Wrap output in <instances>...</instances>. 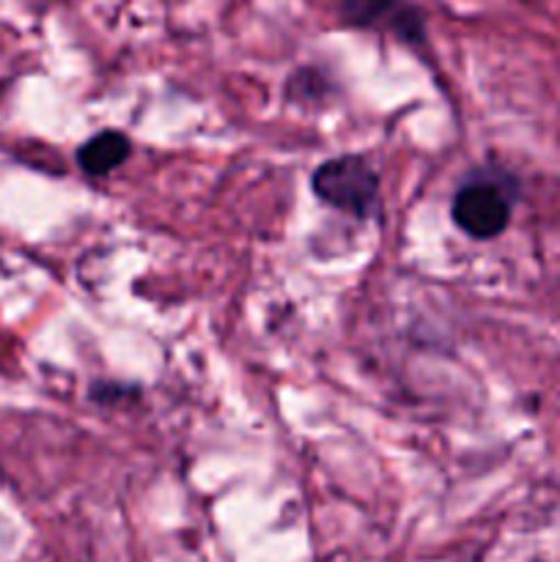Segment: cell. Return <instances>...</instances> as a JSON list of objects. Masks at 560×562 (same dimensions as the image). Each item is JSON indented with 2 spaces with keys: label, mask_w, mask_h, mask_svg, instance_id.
<instances>
[{
  "label": "cell",
  "mask_w": 560,
  "mask_h": 562,
  "mask_svg": "<svg viewBox=\"0 0 560 562\" xmlns=\"http://www.w3.org/2000/svg\"><path fill=\"white\" fill-rule=\"evenodd\" d=\"M313 192L327 206L366 220L379 201V176L360 154L327 159L313 173Z\"/></svg>",
  "instance_id": "6da1fadb"
},
{
  "label": "cell",
  "mask_w": 560,
  "mask_h": 562,
  "mask_svg": "<svg viewBox=\"0 0 560 562\" xmlns=\"http://www.w3.org/2000/svg\"><path fill=\"white\" fill-rule=\"evenodd\" d=\"M395 36H401L410 44H421L426 38V20H423L421 9L410 3H401V9L395 11L393 20H390Z\"/></svg>",
  "instance_id": "5b68a950"
},
{
  "label": "cell",
  "mask_w": 560,
  "mask_h": 562,
  "mask_svg": "<svg viewBox=\"0 0 560 562\" xmlns=\"http://www.w3.org/2000/svg\"><path fill=\"white\" fill-rule=\"evenodd\" d=\"M450 214L472 239H494L508 228L511 201L492 181H470L456 192Z\"/></svg>",
  "instance_id": "7a4b0ae2"
},
{
  "label": "cell",
  "mask_w": 560,
  "mask_h": 562,
  "mask_svg": "<svg viewBox=\"0 0 560 562\" xmlns=\"http://www.w3.org/2000/svg\"><path fill=\"white\" fill-rule=\"evenodd\" d=\"M344 25L349 27H373L393 20L395 11L404 0H335Z\"/></svg>",
  "instance_id": "277c9868"
},
{
  "label": "cell",
  "mask_w": 560,
  "mask_h": 562,
  "mask_svg": "<svg viewBox=\"0 0 560 562\" xmlns=\"http://www.w3.org/2000/svg\"><path fill=\"white\" fill-rule=\"evenodd\" d=\"M126 157H130V140L121 132H99L91 140L82 143L80 151H77V162L91 176L110 173Z\"/></svg>",
  "instance_id": "3957f363"
}]
</instances>
